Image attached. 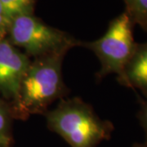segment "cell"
I'll return each instance as SVG.
<instances>
[{
  "label": "cell",
  "instance_id": "6da1fadb",
  "mask_svg": "<svg viewBox=\"0 0 147 147\" xmlns=\"http://www.w3.org/2000/svg\"><path fill=\"white\" fill-rule=\"evenodd\" d=\"M65 54L54 53L31 61L21 80L17 99L11 105L14 119L25 120L33 115H44L49 105L68 94L62 75Z\"/></svg>",
  "mask_w": 147,
  "mask_h": 147
},
{
  "label": "cell",
  "instance_id": "7a4b0ae2",
  "mask_svg": "<svg viewBox=\"0 0 147 147\" xmlns=\"http://www.w3.org/2000/svg\"><path fill=\"white\" fill-rule=\"evenodd\" d=\"M47 127L70 147H96L110 140L114 124L102 119L79 97L61 99L56 108L44 114Z\"/></svg>",
  "mask_w": 147,
  "mask_h": 147
},
{
  "label": "cell",
  "instance_id": "3957f363",
  "mask_svg": "<svg viewBox=\"0 0 147 147\" xmlns=\"http://www.w3.org/2000/svg\"><path fill=\"white\" fill-rule=\"evenodd\" d=\"M7 38L34 59L54 53H67L82 44V41L67 32L48 26L34 14L12 19Z\"/></svg>",
  "mask_w": 147,
  "mask_h": 147
},
{
  "label": "cell",
  "instance_id": "277c9868",
  "mask_svg": "<svg viewBox=\"0 0 147 147\" xmlns=\"http://www.w3.org/2000/svg\"><path fill=\"white\" fill-rule=\"evenodd\" d=\"M134 23L125 11L110 21L100 38L82 42L81 46L93 52L100 64L96 74L97 80L115 74L118 81L122 78L125 66L131 59L137 42L133 37Z\"/></svg>",
  "mask_w": 147,
  "mask_h": 147
},
{
  "label": "cell",
  "instance_id": "5b68a950",
  "mask_svg": "<svg viewBox=\"0 0 147 147\" xmlns=\"http://www.w3.org/2000/svg\"><path fill=\"white\" fill-rule=\"evenodd\" d=\"M30 58L7 38L0 39V96L11 105L17 99Z\"/></svg>",
  "mask_w": 147,
  "mask_h": 147
},
{
  "label": "cell",
  "instance_id": "8992f818",
  "mask_svg": "<svg viewBox=\"0 0 147 147\" xmlns=\"http://www.w3.org/2000/svg\"><path fill=\"white\" fill-rule=\"evenodd\" d=\"M119 83L127 88L139 90L147 99V42L137 43Z\"/></svg>",
  "mask_w": 147,
  "mask_h": 147
},
{
  "label": "cell",
  "instance_id": "52a82bcc",
  "mask_svg": "<svg viewBox=\"0 0 147 147\" xmlns=\"http://www.w3.org/2000/svg\"><path fill=\"white\" fill-rule=\"evenodd\" d=\"M11 104L0 96V147L12 146V120Z\"/></svg>",
  "mask_w": 147,
  "mask_h": 147
},
{
  "label": "cell",
  "instance_id": "ba28073f",
  "mask_svg": "<svg viewBox=\"0 0 147 147\" xmlns=\"http://www.w3.org/2000/svg\"><path fill=\"white\" fill-rule=\"evenodd\" d=\"M0 3L11 22L17 16L34 15L36 0H0Z\"/></svg>",
  "mask_w": 147,
  "mask_h": 147
},
{
  "label": "cell",
  "instance_id": "9c48e42d",
  "mask_svg": "<svg viewBox=\"0 0 147 147\" xmlns=\"http://www.w3.org/2000/svg\"><path fill=\"white\" fill-rule=\"evenodd\" d=\"M124 11L131 18L134 25H138L147 32V0H123Z\"/></svg>",
  "mask_w": 147,
  "mask_h": 147
},
{
  "label": "cell",
  "instance_id": "30bf717a",
  "mask_svg": "<svg viewBox=\"0 0 147 147\" xmlns=\"http://www.w3.org/2000/svg\"><path fill=\"white\" fill-rule=\"evenodd\" d=\"M137 118L145 134V141L143 142V145L145 147H147V99L141 101V106L137 114Z\"/></svg>",
  "mask_w": 147,
  "mask_h": 147
},
{
  "label": "cell",
  "instance_id": "8fae6325",
  "mask_svg": "<svg viewBox=\"0 0 147 147\" xmlns=\"http://www.w3.org/2000/svg\"><path fill=\"white\" fill-rule=\"evenodd\" d=\"M10 21L6 16L4 10L0 3V39L7 38Z\"/></svg>",
  "mask_w": 147,
  "mask_h": 147
},
{
  "label": "cell",
  "instance_id": "7c38bea8",
  "mask_svg": "<svg viewBox=\"0 0 147 147\" xmlns=\"http://www.w3.org/2000/svg\"><path fill=\"white\" fill-rule=\"evenodd\" d=\"M132 147H145V146L143 145V143H134Z\"/></svg>",
  "mask_w": 147,
  "mask_h": 147
}]
</instances>
